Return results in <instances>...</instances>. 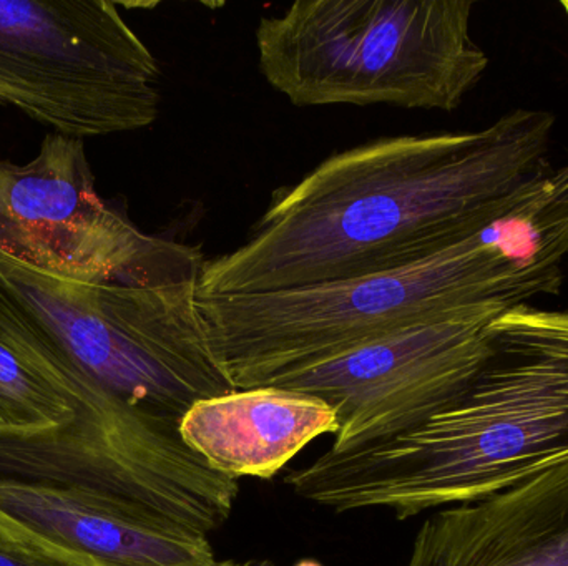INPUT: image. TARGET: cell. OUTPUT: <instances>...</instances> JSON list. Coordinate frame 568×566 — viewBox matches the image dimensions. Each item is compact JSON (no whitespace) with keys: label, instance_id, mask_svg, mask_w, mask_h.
<instances>
[{"label":"cell","instance_id":"obj_7","mask_svg":"<svg viewBox=\"0 0 568 566\" xmlns=\"http://www.w3.org/2000/svg\"><path fill=\"white\" fill-rule=\"evenodd\" d=\"M509 309L487 306L424 322L276 379L336 411L331 452L389 441L426 421L470 384L489 354L490 325Z\"/></svg>","mask_w":568,"mask_h":566},{"label":"cell","instance_id":"obj_2","mask_svg":"<svg viewBox=\"0 0 568 566\" xmlns=\"http://www.w3.org/2000/svg\"><path fill=\"white\" fill-rule=\"evenodd\" d=\"M568 459V311L516 306L490 325L476 378L440 411L389 441L327 449L284 484L344 514L397 521L470 504Z\"/></svg>","mask_w":568,"mask_h":566},{"label":"cell","instance_id":"obj_10","mask_svg":"<svg viewBox=\"0 0 568 566\" xmlns=\"http://www.w3.org/2000/svg\"><path fill=\"white\" fill-rule=\"evenodd\" d=\"M406 566H568V459L483 501L434 512Z\"/></svg>","mask_w":568,"mask_h":566},{"label":"cell","instance_id":"obj_8","mask_svg":"<svg viewBox=\"0 0 568 566\" xmlns=\"http://www.w3.org/2000/svg\"><path fill=\"white\" fill-rule=\"evenodd\" d=\"M153 238L100 198L83 140L49 133L32 162H0V251L92 281L125 271Z\"/></svg>","mask_w":568,"mask_h":566},{"label":"cell","instance_id":"obj_13","mask_svg":"<svg viewBox=\"0 0 568 566\" xmlns=\"http://www.w3.org/2000/svg\"><path fill=\"white\" fill-rule=\"evenodd\" d=\"M219 566H276L268 558H226V560H220Z\"/></svg>","mask_w":568,"mask_h":566},{"label":"cell","instance_id":"obj_1","mask_svg":"<svg viewBox=\"0 0 568 566\" xmlns=\"http://www.w3.org/2000/svg\"><path fill=\"white\" fill-rule=\"evenodd\" d=\"M556 115L516 109L477 132L374 140L280 193L200 295H256L394 271L503 216L550 165Z\"/></svg>","mask_w":568,"mask_h":566},{"label":"cell","instance_id":"obj_11","mask_svg":"<svg viewBox=\"0 0 568 566\" xmlns=\"http://www.w3.org/2000/svg\"><path fill=\"white\" fill-rule=\"evenodd\" d=\"M339 431L336 411L278 385L236 389L196 402L180 421L190 451L226 477L272 478L321 435Z\"/></svg>","mask_w":568,"mask_h":566},{"label":"cell","instance_id":"obj_9","mask_svg":"<svg viewBox=\"0 0 568 566\" xmlns=\"http://www.w3.org/2000/svg\"><path fill=\"white\" fill-rule=\"evenodd\" d=\"M0 538L63 566H219L206 535L109 495L0 481Z\"/></svg>","mask_w":568,"mask_h":566},{"label":"cell","instance_id":"obj_5","mask_svg":"<svg viewBox=\"0 0 568 566\" xmlns=\"http://www.w3.org/2000/svg\"><path fill=\"white\" fill-rule=\"evenodd\" d=\"M470 0H297L256 27L266 82L296 106L459 109L489 56Z\"/></svg>","mask_w":568,"mask_h":566},{"label":"cell","instance_id":"obj_3","mask_svg":"<svg viewBox=\"0 0 568 566\" xmlns=\"http://www.w3.org/2000/svg\"><path fill=\"white\" fill-rule=\"evenodd\" d=\"M205 258L153 238L112 278H63L0 251V286L42 329L80 384L82 409L105 395L179 428L203 399L236 391L199 308Z\"/></svg>","mask_w":568,"mask_h":566},{"label":"cell","instance_id":"obj_12","mask_svg":"<svg viewBox=\"0 0 568 566\" xmlns=\"http://www.w3.org/2000/svg\"><path fill=\"white\" fill-rule=\"evenodd\" d=\"M0 566H63L16 542L0 538Z\"/></svg>","mask_w":568,"mask_h":566},{"label":"cell","instance_id":"obj_14","mask_svg":"<svg viewBox=\"0 0 568 566\" xmlns=\"http://www.w3.org/2000/svg\"><path fill=\"white\" fill-rule=\"evenodd\" d=\"M564 10H566L567 17H568V0L566 2H562Z\"/></svg>","mask_w":568,"mask_h":566},{"label":"cell","instance_id":"obj_6","mask_svg":"<svg viewBox=\"0 0 568 566\" xmlns=\"http://www.w3.org/2000/svg\"><path fill=\"white\" fill-rule=\"evenodd\" d=\"M162 70L109 0H0V105L53 133L87 136L153 125Z\"/></svg>","mask_w":568,"mask_h":566},{"label":"cell","instance_id":"obj_4","mask_svg":"<svg viewBox=\"0 0 568 566\" xmlns=\"http://www.w3.org/2000/svg\"><path fill=\"white\" fill-rule=\"evenodd\" d=\"M562 285L564 275L520 261L490 223L406 268L256 295L199 292V308L223 371L235 389H252L400 329L513 309Z\"/></svg>","mask_w":568,"mask_h":566}]
</instances>
